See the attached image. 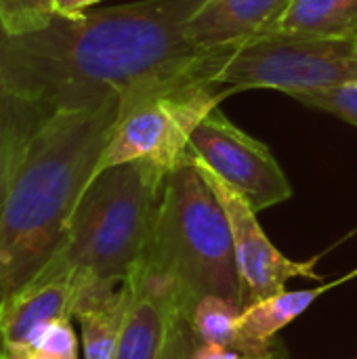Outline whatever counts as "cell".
Instances as JSON below:
<instances>
[{
  "label": "cell",
  "instance_id": "cell-21",
  "mask_svg": "<svg viewBox=\"0 0 357 359\" xmlns=\"http://www.w3.org/2000/svg\"><path fill=\"white\" fill-rule=\"evenodd\" d=\"M97 2L99 0H53V8H55V15L74 19V17L84 15V11Z\"/></svg>",
  "mask_w": 357,
  "mask_h": 359
},
{
  "label": "cell",
  "instance_id": "cell-23",
  "mask_svg": "<svg viewBox=\"0 0 357 359\" xmlns=\"http://www.w3.org/2000/svg\"><path fill=\"white\" fill-rule=\"evenodd\" d=\"M357 278V269H353V271H349L343 280H339V284H343V282H349V280H356Z\"/></svg>",
  "mask_w": 357,
  "mask_h": 359
},
{
  "label": "cell",
  "instance_id": "cell-24",
  "mask_svg": "<svg viewBox=\"0 0 357 359\" xmlns=\"http://www.w3.org/2000/svg\"><path fill=\"white\" fill-rule=\"evenodd\" d=\"M238 359H280V358H276V355H269V358H244V355H240Z\"/></svg>",
  "mask_w": 357,
  "mask_h": 359
},
{
  "label": "cell",
  "instance_id": "cell-5",
  "mask_svg": "<svg viewBox=\"0 0 357 359\" xmlns=\"http://www.w3.org/2000/svg\"><path fill=\"white\" fill-rule=\"evenodd\" d=\"M231 93L213 80H187L124 95L97 172L133 160H154L170 170L187 156L198 124Z\"/></svg>",
  "mask_w": 357,
  "mask_h": 359
},
{
  "label": "cell",
  "instance_id": "cell-4",
  "mask_svg": "<svg viewBox=\"0 0 357 359\" xmlns=\"http://www.w3.org/2000/svg\"><path fill=\"white\" fill-rule=\"evenodd\" d=\"M166 172L168 168L154 160H133L95 172L48 267L72 273L80 290L126 282L151 242Z\"/></svg>",
  "mask_w": 357,
  "mask_h": 359
},
{
  "label": "cell",
  "instance_id": "cell-3",
  "mask_svg": "<svg viewBox=\"0 0 357 359\" xmlns=\"http://www.w3.org/2000/svg\"><path fill=\"white\" fill-rule=\"evenodd\" d=\"M139 267L151 269L175 288L179 307L189 320L206 297H221L242 307L227 212L189 149L164 177L154 236Z\"/></svg>",
  "mask_w": 357,
  "mask_h": 359
},
{
  "label": "cell",
  "instance_id": "cell-6",
  "mask_svg": "<svg viewBox=\"0 0 357 359\" xmlns=\"http://www.w3.org/2000/svg\"><path fill=\"white\" fill-rule=\"evenodd\" d=\"M215 82L282 93L357 82V38L263 36L242 44Z\"/></svg>",
  "mask_w": 357,
  "mask_h": 359
},
{
  "label": "cell",
  "instance_id": "cell-18",
  "mask_svg": "<svg viewBox=\"0 0 357 359\" xmlns=\"http://www.w3.org/2000/svg\"><path fill=\"white\" fill-rule=\"evenodd\" d=\"M55 15L53 0H0V21L8 36L29 34Z\"/></svg>",
  "mask_w": 357,
  "mask_h": 359
},
{
  "label": "cell",
  "instance_id": "cell-2",
  "mask_svg": "<svg viewBox=\"0 0 357 359\" xmlns=\"http://www.w3.org/2000/svg\"><path fill=\"white\" fill-rule=\"evenodd\" d=\"M122 97L50 114L32 135L0 217V299L59 252L69 217L97 172Z\"/></svg>",
  "mask_w": 357,
  "mask_h": 359
},
{
  "label": "cell",
  "instance_id": "cell-8",
  "mask_svg": "<svg viewBox=\"0 0 357 359\" xmlns=\"http://www.w3.org/2000/svg\"><path fill=\"white\" fill-rule=\"evenodd\" d=\"M128 309L116 359H187L200 345L175 288L147 267L128 278Z\"/></svg>",
  "mask_w": 357,
  "mask_h": 359
},
{
  "label": "cell",
  "instance_id": "cell-10",
  "mask_svg": "<svg viewBox=\"0 0 357 359\" xmlns=\"http://www.w3.org/2000/svg\"><path fill=\"white\" fill-rule=\"evenodd\" d=\"M78 292L80 284L72 273L46 265L0 299V359L25 358L50 324L72 320Z\"/></svg>",
  "mask_w": 357,
  "mask_h": 359
},
{
  "label": "cell",
  "instance_id": "cell-7",
  "mask_svg": "<svg viewBox=\"0 0 357 359\" xmlns=\"http://www.w3.org/2000/svg\"><path fill=\"white\" fill-rule=\"evenodd\" d=\"M189 154L234 187L255 212L278 206L292 187L267 145L252 139L215 107L191 133Z\"/></svg>",
  "mask_w": 357,
  "mask_h": 359
},
{
  "label": "cell",
  "instance_id": "cell-14",
  "mask_svg": "<svg viewBox=\"0 0 357 359\" xmlns=\"http://www.w3.org/2000/svg\"><path fill=\"white\" fill-rule=\"evenodd\" d=\"M339 286V282H330L326 286L309 288V290H284L274 297L261 299L240 313V332L265 353H274L271 345L280 330L301 318L324 292Z\"/></svg>",
  "mask_w": 357,
  "mask_h": 359
},
{
  "label": "cell",
  "instance_id": "cell-9",
  "mask_svg": "<svg viewBox=\"0 0 357 359\" xmlns=\"http://www.w3.org/2000/svg\"><path fill=\"white\" fill-rule=\"evenodd\" d=\"M196 162L202 175L213 185L215 194L219 196L231 225L238 271L242 282V307L284 292L286 284L295 278L320 280V276L316 273V261L303 263L284 257L265 236L250 204L234 187L221 181L215 172H210L198 158Z\"/></svg>",
  "mask_w": 357,
  "mask_h": 359
},
{
  "label": "cell",
  "instance_id": "cell-20",
  "mask_svg": "<svg viewBox=\"0 0 357 359\" xmlns=\"http://www.w3.org/2000/svg\"><path fill=\"white\" fill-rule=\"evenodd\" d=\"M6 38H8V34H6V29H4V25H2V21H0V55H2V46H4ZM13 105H15V97L8 93V88H6V84H4V78H2V63H0V126L6 122V118H8Z\"/></svg>",
  "mask_w": 357,
  "mask_h": 359
},
{
  "label": "cell",
  "instance_id": "cell-13",
  "mask_svg": "<svg viewBox=\"0 0 357 359\" xmlns=\"http://www.w3.org/2000/svg\"><path fill=\"white\" fill-rule=\"evenodd\" d=\"M267 36L357 38V0H290Z\"/></svg>",
  "mask_w": 357,
  "mask_h": 359
},
{
  "label": "cell",
  "instance_id": "cell-16",
  "mask_svg": "<svg viewBox=\"0 0 357 359\" xmlns=\"http://www.w3.org/2000/svg\"><path fill=\"white\" fill-rule=\"evenodd\" d=\"M46 118L48 116H44L38 107L15 99L6 122L0 126V217L27 143Z\"/></svg>",
  "mask_w": 357,
  "mask_h": 359
},
{
  "label": "cell",
  "instance_id": "cell-15",
  "mask_svg": "<svg viewBox=\"0 0 357 359\" xmlns=\"http://www.w3.org/2000/svg\"><path fill=\"white\" fill-rule=\"evenodd\" d=\"M240 313L242 307L225 301L221 297H206L198 303L194 318H191V328L194 334L200 343L208 345H219L225 347L238 355L244 358H269L274 353H265L259 347H255L246 337L240 332Z\"/></svg>",
  "mask_w": 357,
  "mask_h": 359
},
{
  "label": "cell",
  "instance_id": "cell-19",
  "mask_svg": "<svg viewBox=\"0 0 357 359\" xmlns=\"http://www.w3.org/2000/svg\"><path fill=\"white\" fill-rule=\"evenodd\" d=\"M25 359H78V337L69 320H59L46 328Z\"/></svg>",
  "mask_w": 357,
  "mask_h": 359
},
{
  "label": "cell",
  "instance_id": "cell-17",
  "mask_svg": "<svg viewBox=\"0 0 357 359\" xmlns=\"http://www.w3.org/2000/svg\"><path fill=\"white\" fill-rule=\"evenodd\" d=\"M303 105L337 114L339 118L357 126V82H347L326 88H299L286 93Z\"/></svg>",
  "mask_w": 357,
  "mask_h": 359
},
{
  "label": "cell",
  "instance_id": "cell-1",
  "mask_svg": "<svg viewBox=\"0 0 357 359\" xmlns=\"http://www.w3.org/2000/svg\"><path fill=\"white\" fill-rule=\"evenodd\" d=\"M204 0H139L53 19L8 36L0 63L8 93L44 116L112 97L213 80L240 46L202 50L185 27Z\"/></svg>",
  "mask_w": 357,
  "mask_h": 359
},
{
  "label": "cell",
  "instance_id": "cell-12",
  "mask_svg": "<svg viewBox=\"0 0 357 359\" xmlns=\"http://www.w3.org/2000/svg\"><path fill=\"white\" fill-rule=\"evenodd\" d=\"M128 294V280L122 284H90L78 292L74 318L80 324L84 359H116Z\"/></svg>",
  "mask_w": 357,
  "mask_h": 359
},
{
  "label": "cell",
  "instance_id": "cell-11",
  "mask_svg": "<svg viewBox=\"0 0 357 359\" xmlns=\"http://www.w3.org/2000/svg\"><path fill=\"white\" fill-rule=\"evenodd\" d=\"M290 0H204L185 32L202 50L242 46L271 32Z\"/></svg>",
  "mask_w": 357,
  "mask_h": 359
},
{
  "label": "cell",
  "instance_id": "cell-25",
  "mask_svg": "<svg viewBox=\"0 0 357 359\" xmlns=\"http://www.w3.org/2000/svg\"><path fill=\"white\" fill-rule=\"evenodd\" d=\"M11 359H25V358H11Z\"/></svg>",
  "mask_w": 357,
  "mask_h": 359
},
{
  "label": "cell",
  "instance_id": "cell-22",
  "mask_svg": "<svg viewBox=\"0 0 357 359\" xmlns=\"http://www.w3.org/2000/svg\"><path fill=\"white\" fill-rule=\"evenodd\" d=\"M240 355L225 349V347H219V345H208V343H200L187 359H238Z\"/></svg>",
  "mask_w": 357,
  "mask_h": 359
}]
</instances>
